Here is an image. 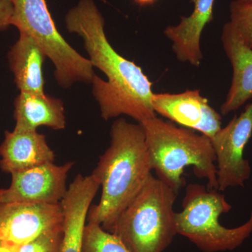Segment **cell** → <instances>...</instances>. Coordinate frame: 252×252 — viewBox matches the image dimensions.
<instances>
[{
    "mask_svg": "<svg viewBox=\"0 0 252 252\" xmlns=\"http://www.w3.org/2000/svg\"><path fill=\"white\" fill-rule=\"evenodd\" d=\"M66 28L81 36L93 66L105 74L107 81L94 76L93 94L101 117L107 121L128 116L139 124L157 117L152 106V82L142 68L118 54L104 32V20L93 0H80L68 11Z\"/></svg>",
    "mask_w": 252,
    "mask_h": 252,
    "instance_id": "cell-1",
    "label": "cell"
},
{
    "mask_svg": "<svg viewBox=\"0 0 252 252\" xmlns=\"http://www.w3.org/2000/svg\"><path fill=\"white\" fill-rule=\"evenodd\" d=\"M152 171L143 127L123 118L117 119L111 127L110 144L91 173L99 182L102 195L99 203L89 209L87 223L111 232Z\"/></svg>",
    "mask_w": 252,
    "mask_h": 252,
    "instance_id": "cell-2",
    "label": "cell"
},
{
    "mask_svg": "<svg viewBox=\"0 0 252 252\" xmlns=\"http://www.w3.org/2000/svg\"><path fill=\"white\" fill-rule=\"evenodd\" d=\"M140 124L158 179L178 194L187 184L184 170L192 166L194 175L207 180V189L218 190L216 158L208 137L157 117Z\"/></svg>",
    "mask_w": 252,
    "mask_h": 252,
    "instance_id": "cell-3",
    "label": "cell"
},
{
    "mask_svg": "<svg viewBox=\"0 0 252 252\" xmlns=\"http://www.w3.org/2000/svg\"><path fill=\"white\" fill-rule=\"evenodd\" d=\"M178 194L154 177L126 207L111 233L130 252H164L177 234L174 205Z\"/></svg>",
    "mask_w": 252,
    "mask_h": 252,
    "instance_id": "cell-4",
    "label": "cell"
},
{
    "mask_svg": "<svg viewBox=\"0 0 252 252\" xmlns=\"http://www.w3.org/2000/svg\"><path fill=\"white\" fill-rule=\"evenodd\" d=\"M231 209L225 195L218 190L190 184L186 188L182 211L175 212L177 234L189 239L203 252L234 250L252 233V209L246 223L226 228L220 224V216Z\"/></svg>",
    "mask_w": 252,
    "mask_h": 252,
    "instance_id": "cell-5",
    "label": "cell"
},
{
    "mask_svg": "<svg viewBox=\"0 0 252 252\" xmlns=\"http://www.w3.org/2000/svg\"><path fill=\"white\" fill-rule=\"evenodd\" d=\"M11 26L31 36L55 66L60 86L69 88L77 81L89 84L95 74L90 60L81 56L64 40L51 17L46 0H12Z\"/></svg>",
    "mask_w": 252,
    "mask_h": 252,
    "instance_id": "cell-6",
    "label": "cell"
},
{
    "mask_svg": "<svg viewBox=\"0 0 252 252\" xmlns=\"http://www.w3.org/2000/svg\"><path fill=\"white\" fill-rule=\"evenodd\" d=\"M252 136V102L210 138L216 158L218 190L244 187L250 178L251 166L244 151Z\"/></svg>",
    "mask_w": 252,
    "mask_h": 252,
    "instance_id": "cell-7",
    "label": "cell"
},
{
    "mask_svg": "<svg viewBox=\"0 0 252 252\" xmlns=\"http://www.w3.org/2000/svg\"><path fill=\"white\" fill-rule=\"evenodd\" d=\"M74 162L58 165L47 162L11 175V185L0 189L5 202L30 204L61 203L67 193V180Z\"/></svg>",
    "mask_w": 252,
    "mask_h": 252,
    "instance_id": "cell-8",
    "label": "cell"
},
{
    "mask_svg": "<svg viewBox=\"0 0 252 252\" xmlns=\"http://www.w3.org/2000/svg\"><path fill=\"white\" fill-rule=\"evenodd\" d=\"M61 203L5 202L0 198V243L22 245L50 230L63 227Z\"/></svg>",
    "mask_w": 252,
    "mask_h": 252,
    "instance_id": "cell-9",
    "label": "cell"
},
{
    "mask_svg": "<svg viewBox=\"0 0 252 252\" xmlns=\"http://www.w3.org/2000/svg\"><path fill=\"white\" fill-rule=\"evenodd\" d=\"M152 102L156 114L209 138L221 128V117L199 90L177 94H154Z\"/></svg>",
    "mask_w": 252,
    "mask_h": 252,
    "instance_id": "cell-10",
    "label": "cell"
},
{
    "mask_svg": "<svg viewBox=\"0 0 252 252\" xmlns=\"http://www.w3.org/2000/svg\"><path fill=\"white\" fill-rule=\"evenodd\" d=\"M99 188L91 175H78L69 185L61 203L64 218L61 252H81L88 213Z\"/></svg>",
    "mask_w": 252,
    "mask_h": 252,
    "instance_id": "cell-11",
    "label": "cell"
},
{
    "mask_svg": "<svg viewBox=\"0 0 252 252\" xmlns=\"http://www.w3.org/2000/svg\"><path fill=\"white\" fill-rule=\"evenodd\" d=\"M0 168L11 175L55 160L54 151L45 135L36 130L16 127L5 132L0 145Z\"/></svg>",
    "mask_w": 252,
    "mask_h": 252,
    "instance_id": "cell-12",
    "label": "cell"
},
{
    "mask_svg": "<svg viewBox=\"0 0 252 252\" xmlns=\"http://www.w3.org/2000/svg\"><path fill=\"white\" fill-rule=\"evenodd\" d=\"M221 41L233 72L229 91L220 107L221 114L227 115L252 98V49L228 22L223 26Z\"/></svg>",
    "mask_w": 252,
    "mask_h": 252,
    "instance_id": "cell-13",
    "label": "cell"
},
{
    "mask_svg": "<svg viewBox=\"0 0 252 252\" xmlns=\"http://www.w3.org/2000/svg\"><path fill=\"white\" fill-rule=\"evenodd\" d=\"M215 0H191L194 4L192 14L182 16L177 26H168L165 35L172 41L176 57L182 63H189L195 67L200 66L203 60L200 38L204 28L213 20Z\"/></svg>",
    "mask_w": 252,
    "mask_h": 252,
    "instance_id": "cell-14",
    "label": "cell"
},
{
    "mask_svg": "<svg viewBox=\"0 0 252 252\" xmlns=\"http://www.w3.org/2000/svg\"><path fill=\"white\" fill-rule=\"evenodd\" d=\"M14 82L21 92L44 94L43 63L47 57L41 46L31 36L20 33L7 55Z\"/></svg>",
    "mask_w": 252,
    "mask_h": 252,
    "instance_id": "cell-15",
    "label": "cell"
},
{
    "mask_svg": "<svg viewBox=\"0 0 252 252\" xmlns=\"http://www.w3.org/2000/svg\"><path fill=\"white\" fill-rule=\"evenodd\" d=\"M16 128L36 130L39 126L63 130L66 126L64 105L61 99L44 94L21 92L14 101Z\"/></svg>",
    "mask_w": 252,
    "mask_h": 252,
    "instance_id": "cell-16",
    "label": "cell"
},
{
    "mask_svg": "<svg viewBox=\"0 0 252 252\" xmlns=\"http://www.w3.org/2000/svg\"><path fill=\"white\" fill-rule=\"evenodd\" d=\"M81 252H130L117 235L100 225L86 223Z\"/></svg>",
    "mask_w": 252,
    "mask_h": 252,
    "instance_id": "cell-17",
    "label": "cell"
},
{
    "mask_svg": "<svg viewBox=\"0 0 252 252\" xmlns=\"http://www.w3.org/2000/svg\"><path fill=\"white\" fill-rule=\"evenodd\" d=\"M228 23L244 42L252 49V1H232Z\"/></svg>",
    "mask_w": 252,
    "mask_h": 252,
    "instance_id": "cell-18",
    "label": "cell"
},
{
    "mask_svg": "<svg viewBox=\"0 0 252 252\" xmlns=\"http://www.w3.org/2000/svg\"><path fill=\"white\" fill-rule=\"evenodd\" d=\"M63 238V227L48 230L18 246V252H61Z\"/></svg>",
    "mask_w": 252,
    "mask_h": 252,
    "instance_id": "cell-19",
    "label": "cell"
},
{
    "mask_svg": "<svg viewBox=\"0 0 252 252\" xmlns=\"http://www.w3.org/2000/svg\"><path fill=\"white\" fill-rule=\"evenodd\" d=\"M13 12L12 0H0V32L11 26Z\"/></svg>",
    "mask_w": 252,
    "mask_h": 252,
    "instance_id": "cell-20",
    "label": "cell"
},
{
    "mask_svg": "<svg viewBox=\"0 0 252 252\" xmlns=\"http://www.w3.org/2000/svg\"><path fill=\"white\" fill-rule=\"evenodd\" d=\"M18 249L17 245L0 243V252H18Z\"/></svg>",
    "mask_w": 252,
    "mask_h": 252,
    "instance_id": "cell-21",
    "label": "cell"
},
{
    "mask_svg": "<svg viewBox=\"0 0 252 252\" xmlns=\"http://www.w3.org/2000/svg\"><path fill=\"white\" fill-rule=\"evenodd\" d=\"M134 1L140 6H147V5L153 4L157 0H134Z\"/></svg>",
    "mask_w": 252,
    "mask_h": 252,
    "instance_id": "cell-22",
    "label": "cell"
},
{
    "mask_svg": "<svg viewBox=\"0 0 252 252\" xmlns=\"http://www.w3.org/2000/svg\"><path fill=\"white\" fill-rule=\"evenodd\" d=\"M243 1H252V0H243Z\"/></svg>",
    "mask_w": 252,
    "mask_h": 252,
    "instance_id": "cell-23",
    "label": "cell"
}]
</instances>
